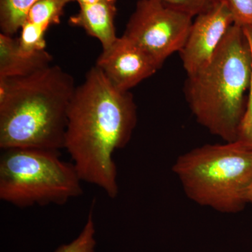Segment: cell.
<instances>
[{"label":"cell","mask_w":252,"mask_h":252,"mask_svg":"<svg viewBox=\"0 0 252 252\" xmlns=\"http://www.w3.org/2000/svg\"><path fill=\"white\" fill-rule=\"evenodd\" d=\"M95 66L114 87L130 91L152 77L160 67L147 53L122 35L107 49H102Z\"/></svg>","instance_id":"obj_8"},{"label":"cell","mask_w":252,"mask_h":252,"mask_svg":"<svg viewBox=\"0 0 252 252\" xmlns=\"http://www.w3.org/2000/svg\"><path fill=\"white\" fill-rule=\"evenodd\" d=\"M248 202L249 204H252V185L248 193Z\"/></svg>","instance_id":"obj_18"},{"label":"cell","mask_w":252,"mask_h":252,"mask_svg":"<svg viewBox=\"0 0 252 252\" xmlns=\"http://www.w3.org/2000/svg\"><path fill=\"white\" fill-rule=\"evenodd\" d=\"M74 1H77L79 6H81V5L94 4V3L97 2L101 0H74Z\"/></svg>","instance_id":"obj_17"},{"label":"cell","mask_w":252,"mask_h":252,"mask_svg":"<svg viewBox=\"0 0 252 252\" xmlns=\"http://www.w3.org/2000/svg\"><path fill=\"white\" fill-rule=\"evenodd\" d=\"M74 0H39L28 13L24 23H28L41 32L61 23L64 8Z\"/></svg>","instance_id":"obj_11"},{"label":"cell","mask_w":252,"mask_h":252,"mask_svg":"<svg viewBox=\"0 0 252 252\" xmlns=\"http://www.w3.org/2000/svg\"><path fill=\"white\" fill-rule=\"evenodd\" d=\"M137 123V106L130 91L119 90L97 66L91 67L74 91L64 135V149L82 182L117 198L113 155L130 142Z\"/></svg>","instance_id":"obj_1"},{"label":"cell","mask_w":252,"mask_h":252,"mask_svg":"<svg viewBox=\"0 0 252 252\" xmlns=\"http://www.w3.org/2000/svg\"><path fill=\"white\" fill-rule=\"evenodd\" d=\"M39 0H0L1 33L14 36L20 31L30 10Z\"/></svg>","instance_id":"obj_12"},{"label":"cell","mask_w":252,"mask_h":252,"mask_svg":"<svg viewBox=\"0 0 252 252\" xmlns=\"http://www.w3.org/2000/svg\"><path fill=\"white\" fill-rule=\"evenodd\" d=\"M193 19L157 0H139L123 35L161 67L167 58L185 45Z\"/></svg>","instance_id":"obj_6"},{"label":"cell","mask_w":252,"mask_h":252,"mask_svg":"<svg viewBox=\"0 0 252 252\" xmlns=\"http://www.w3.org/2000/svg\"><path fill=\"white\" fill-rule=\"evenodd\" d=\"M244 32L250 43L252 56V26L243 28ZM245 145L252 148V73L251 84L249 92L248 104L244 115L243 121L240 124L238 140Z\"/></svg>","instance_id":"obj_15"},{"label":"cell","mask_w":252,"mask_h":252,"mask_svg":"<svg viewBox=\"0 0 252 252\" xmlns=\"http://www.w3.org/2000/svg\"><path fill=\"white\" fill-rule=\"evenodd\" d=\"M81 182L58 151L10 149L0 157V199L19 208L64 205L83 195Z\"/></svg>","instance_id":"obj_5"},{"label":"cell","mask_w":252,"mask_h":252,"mask_svg":"<svg viewBox=\"0 0 252 252\" xmlns=\"http://www.w3.org/2000/svg\"><path fill=\"white\" fill-rule=\"evenodd\" d=\"M94 206L91 209L84 228L71 243L61 245L54 252H94L97 241Z\"/></svg>","instance_id":"obj_13"},{"label":"cell","mask_w":252,"mask_h":252,"mask_svg":"<svg viewBox=\"0 0 252 252\" xmlns=\"http://www.w3.org/2000/svg\"><path fill=\"white\" fill-rule=\"evenodd\" d=\"M117 12V0H101L79 6V11L69 18V23L82 28L100 42L102 49H107L118 38L115 27Z\"/></svg>","instance_id":"obj_9"},{"label":"cell","mask_w":252,"mask_h":252,"mask_svg":"<svg viewBox=\"0 0 252 252\" xmlns=\"http://www.w3.org/2000/svg\"><path fill=\"white\" fill-rule=\"evenodd\" d=\"M252 56L243 28L233 24L206 65L187 75L185 94L199 124L225 142L238 140L251 84Z\"/></svg>","instance_id":"obj_3"},{"label":"cell","mask_w":252,"mask_h":252,"mask_svg":"<svg viewBox=\"0 0 252 252\" xmlns=\"http://www.w3.org/2000/svg\"><path fill=\"white\" fill-rule=\"evenodd\" d=\"M231 14L234 25L241 28L252 26V0H220Z\"/></svg>","instance_id":"obj_16"},{"label":"cell","mask_w":252,"mask_h":252,"mask_svg":"<svg viewBox=\"0 0 252 252\" xmlns=\"http://www.w3.org/2000/svg\"><path fill=\"white\" fill-rule=\"evenodd\" d=\"M74 78L56 64L27 77H0V148L64 149Z\"/></svg>","instance_id":"obj_2"},{"label":"cell","mask_w":252,"mask_h":252,"mask_svg":"<svg viewBox=\"0 0 252 252\" xmlns=\"http://www.w3.org/2000/svg\"><path fill=\"white\" fill-rule=\"evenodd\" d=\"M233 24L229 10L221 1L195 16L185 45L179 52L187 75L210 62Z\"/></svg>","instance_id":"obj_7"},{"label":"cell","mask_w":252,"mask_h":252,"mask_svg":"<svg viewBox=\"0 0 252 252\" xmlns=\"http://www.w3.org/2000/svg\"><path fill=\"white\" fill-rule=\"evenodd\" d=\"M172 172L194 203L220 213H239L249 204L252 148L240 141L205 144L177 158Z\"/></svg>","instance_id":"obj_4"},{"label":"cell","mask_w":252,"mask_h":252,"mask_svg":"<svg viewBox=\"0 0 252 252\" xmlns=\"http://www.w3.org/2000/svg\"><path fill=\"white\" fill-rule=\"evenodd\" d=\"M46 50L27 54L20 50L18 38L0 33V77H27L52 64Z\"/></svg>","instance_id":"obj_10"},{"label":"cell","mask_w":252,"mask_h":252,"mask_svg":"<svg viewBox=\"0 0 252 252\" xmlns=\"http://www.w3.org/2000/svg\"><path fill=\"white\" fill-rule=\"evenodd\" d=\"M157 1L170 9L188 15L190 17L195 18L199 14L211 9L220 0H157Z\"/></svg>","instance_id":"obj_14"}]
</instances>
